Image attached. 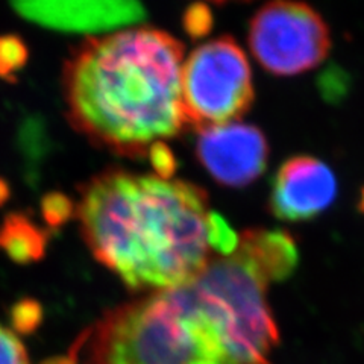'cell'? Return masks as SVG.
<instances>
[{
	"label": "cell",
	"instance_id": "obj_1",
	"mask_svg": "<svg viewBox=\"0 0 364 364\" xmlns=\"http://www.w3.org/2000/svg\"><path fill=\"white\" fill-rule=\"evenodd\" d=\"M184 44L155 28L88 37L63 68L72 127L97 147L143 158L188 127L182 102Z\"/></svg>",
	"mask_w": 364,
	"mask_h": 364
},
{
	"label": "cell",
	"instance_id": "obj_2",
	"mask_svg": "<svg viewBox=\"0 0 364 364\" xmlns=\"http://www.w3.org/2000/svg\"><path fill=\"white\" fill-rule=\"evenodd\" d=\"M91 254L131 290L186 286L210 263L208 196L187 181L108 168L76 207Z\"/></svg>",
	"mask_w": 364,
	"mask_h": 364
},
{
	"label": "cell",
	"instance_id": "obj_3",
	"mask_svg": "<svg viewBox=\"0 0 364 364\" xmlns=\"http://www.w3.org/2000/svg\"><path fill=\"white\" fill-rule=\"evenodd\" d=\"M73 352L85 364H230L218 336L182 287L107 311Z\"/></svg>",
	"mask_w": 364,
	"mask_h": 364
},
{
	"label": "cell",
	"instance_id": "obj_4",
	"mask_svg": "<svg viewBox=\"0 0 364 364\" xmlns=\"http://www.w3.org/2000/svg\"><path fill=\"white\" fill-rule=\"evenodd\" d=\"M269 282L238 250L211 258L181 286L218 336L230 364H272L279 329L267 302Z\"/></svg>",
	"mask_w": 364,
	"mask_h": 364
},
{
	"label": "cell",
	"instance_id": "obj_5",
	"mask_svg": "<svg viewBox=\"0 0 364 364\" xmlns=\"http://www.w3.org/2000/svg\"><path fill=\"white\" fill-rule=\"evenodd\" d=\"M252 70L245 50L223 36L200 44L182 67V102L190 128L237 122L254 104Z\"/></svg>",
	"mask_w": 364,
	"mask_h": 364
},
{
	"label": "cell",
	"instance_id": "obj_6",
	"mask_svg": "<svg viewBox=\"0 0 364 364\" xmlns=\"http://www.w3.org/2000/svg\"><path fill=\"white\" fill-rule=\"evenodd\" d=\"M249 48L272 75L294 76L322 64L331 36L322 16L298 0H270L250 18Z\"/></svg>",
	"mask_w": 364,
	"mask_h": 364
},
{
	"label": "cell",
	"instance_id": "obj_7",
	"mask_svg": "<svg viewBox=\"0 0 364 364\" xmlns=\"http://www.w3.org/2000/svg\"><path fill=\"white\" fill-rule=\"evenodd\" d=\"M196 156L215 182L240 188L264 173L269 143L263 131L237 120L199 129Z\"/></svg>",
	"mask_w": 364,
	"mask_h": 364
},
{
	"label": "cell",
	"instance_id": "obj_8",
	"mask_svg": "<svg viewBox=\"0 0 364 364\" xmlns=\"http://www.w3.org/2000/svg\"><path fill=\"white\" fill-rule=\"evenodd\" d=\"M18 16L53 31L96 37L146 18L141 0H9Z\"/></svg>",
	"mask_w": 364,
	"mask_h": 364
},
{
	"label": "cell",
	"instance_id": "obj_9",
	"mask_svg": "<svg viewBox=\"0 0 364 364\" xmlns=\"http://www.w3.org/2000/svg\"><path fill=\"white\" fill-rule=\"evenodd\" d=\"M337 198V178L322 159L310 155L284 161L272 181L269 210L286 222L311 220Z\"/></svg>",
	"mask_w": 364,
	"mask_h": 364
},
{
	"label": "cell",
	"instance_id": "obj_10",
	"mask_svg": "<svg viewBox=\"0 0 364 364\" xmlns=\"http://www.w3.org/2000/svg\"><path fill=\"white\" fill-rule=\"evenodd\" d=\"M270 282L289 279L299 264V250L290 232L284 230H246L237 249Z\"/></svg>",
	"mask_w": 364,
	"mask_h": 364
},
{
	"label": "cell",
	"instance_id": "obj_11",
	"mask_svg": "<svg viewBox=\"0 0 364 364\" xmlns=\"http://www.w3.org/2000/svg\"><path fill=\"white\" fill-rule=\"evenodd\" d=\"M48 243L49 230H41L25 213H9L0 223V250L16 264L37 263Z\"/></svg>",
	"mask_w": 364,
	"mask_h": 364
},
{
	"label": "cell",
	"instance_id": "obj_12",
	"mask_svg": "<svg viewBox=\"0 0 364 364\" xmlns=\"http://www.w3.org/2000/svg\"><path fill=\"white\" fill-rule=\"evenodd\" d=\"M28 60L29 49L18 36H0V77L17 82V73L25 68Z\"/></svg>",
	"mask_w": 364,
	"mask_h": 364
},
{
	"label": "cell",
	"instance_id": "obj_13",
	"mask_svg": "<svg viewBox=\"0 0 364 364\" xmlns=\"http://www.w3.org/2000/svg\"><path fill=\"white\" fill-rule=\"evenodd\" d=\"M41 215L49 231L60 230L76 214L73 200L64 193L52 191L41 199Z\"/></svg>",
	"mask_w": 364,
	"mask_h": 364
},
{
	"label": "cell",
	"instance_id": "obj_14",
	"mask_svg": "<svg viewBox=\"0 0 364 364\" xmlns=\"http://www.w3.org/2000/svg\"><path fill=\"white\" fill-rule=\"evenodd\" d=\"M11 325L14 331L20 334H32L36 333L43 322V306L38 301L31 298H23L11 306Z\"/></svg>",
	"mask_w": 364,
	"mask_h": 364
},
{
	"label": "cell",
	"instance_id": "obj_15",
	"mask_svg": "<svg viewBox=\"0 0 364 364\" xmlns=\"http://www.w3.org/2000/svg\"><path fill=\"white\" fill-rule=\"evenodd\" d=\"M238 234L232 230L220 214L211 211L210 215V230H208V240L211 249L219 252L222 257H228L235 252L238 246Z\"/></svg>",
	"mask_w": 364,
	"mask_h": 364
},
{
	"label": "cell",
	"instance_id": "obj_16",
	"mask_svg": "<svg viewBox=\"0 0 364 364\" xmlns=\"http://www.w3.org/2000/svg\"><path fill=\"white\" fill-rule=\"evenodd\" d=\"M214 25V17L210 6L200 2L191 4L186 11L184 16H182V26H184V31L187 36L193 40H199L207 37L211 32Z\"/></svg>",
	"mask_w": 364,
	"mask_h": 364
},
{
	"label": "cell",
	"instance_id": "obj_17",
	"mask_svg": "<svg viewBox=\"0 0 364 364\" xmlns=\"http://www.w3.org/2000/svg\"><path fill=\"white\" fill-rule=\"evenodd\" d=\"M146 156L149 158V163L158 178L172 179L178 170V159L166 141H155L147 149Z\"/></svg>",
	"mask_w": 364,
	"mask_h": 364
},
{
	"label": "cell",
	"instance_id": "obj_18",
	"mask_svg": "<svg viewBox=\"0 0 364 364\" xmlns=\"http://www.w3.org/2000/svg\"><path fill=\"white\" fill-rule=\"evenodd\" d=\"M0 364H29L25 345L4 325H0Z\"/></svg>",
	"mask_w": 364,
	"mask_h": 364
},
{
	"label": "cell",
	"instance_id": "obj_19",
	"mask_svg": "<svg viewBox=\"0 0 364 364\" xmlns=\"http://www.w3.org/2000/svg\"><path fill=\"white\" fill-rule=\"evenodd\" d=\"M40 364H79L77 355L75 352H70L68 355H60V357H50L48 360H44Z\"/></svg>",
	"mask_w": 364,
	"mask_h": 364
},
{
	"label": "cell",
	"instance_id": "obj_20",
	"mask_svg": "<svg viewBox=\"0 0 364 364\" xmlns=\"http://www.w3.org/2000/svg\"><path fill=\"white\" fill-rule=\"evenodd\" d=\"M9 196H11V187L6 182V179L0 178V207H2V205L9 199Z\"/></svg>",
	"mask_w": 364,
	"mask_h": 364
},
{
	"label": "cell",
	"instance_id": "obj_21",
	"mask_svg": "<svg viewBox=\"0 0 364 364\" xmlns=\"http://www.w3.org/2000/svg\"><path fill=\"white\" fill-rule=\"evenodd\" d=\"M358 210L361 214H364V187L361 190V195H360V200H358Z\"/></svg>",
	"mask_w": 364,
	"mask_h": 364
},
{
	"label": "cell",
	"instance_id": "obj_22",
	"mask_svg": "<svg viewBox=\"0 0 364 364\" xmlns=\"http://www.w3.org/2000/svg\"><path fill=\"white\" fill-rule=\"evenodd\" d=\"M202 2V0H200ZM208 2L214 4H228V2H249V0H208Z\"/></svg>",
	"mask_w": 364,
	"mask_h": 364
}]
</instances>
